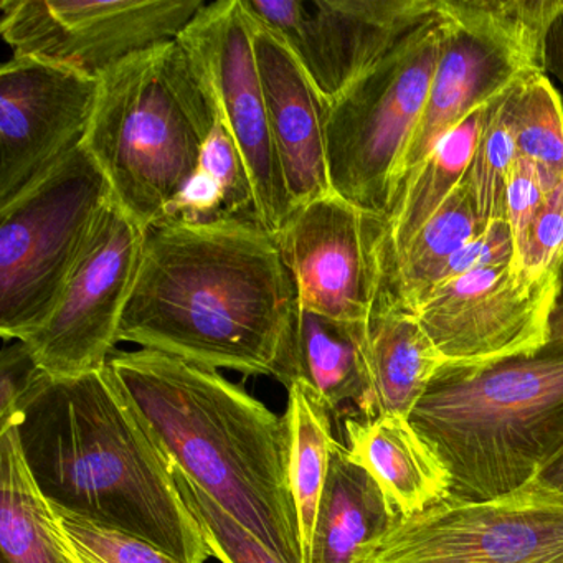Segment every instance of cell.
<instances>
[{"mask_svg": "<svg viewBox=\"0 0 563 563\" xmlns=\"http://www.w3.org/2000/svg\"><path fill=\"white\" fill-rule=\"evenodd\" d=\"M537 484L563 496V450L536 476Z\"/></svg>", "mask_w": 563, "mask_h": 563, "instance_id": "35", "label": "cell"}, {"mask_svg": "<svg viewBox=\"0 0 563 563\" xmlns=\"http://www.w3.org/2000/svg\"><path fill=\"white\" fill-rule=\"evenodd\" d=\"M514 266L536 279H559L563 268V183L547 192Z\"/></svg>", "mask_w": 563, "mask_h": 563, "instance_id": "31", "label": "cell"}, {"mask_svg": "<svg viewBox=\"0 0 563 563\" xmlns=\"http://www.w3.org/2000/svg\"><path fill=\"white\" fill-rule=\"evenodd\" d=\"M514 85L487 104L476 153L467 169L466 180L473 190L477 212L487 225L504 220L507 180L519 159L510 121Z\"/></svg>", "mask_w": 563, "mask_h": 563, "instance_id": "27", "label": "cell"}, {"mask_svg": "<svg viewBox=\"0 0 563 563\" xmlns=\"http://www.w3.org/2000/svg\"><path fill=\"white\" fill-rule=\"evenodd\" d=\"M111 194L84 144L0 207V334L19 341L54 305Z\"/></svg>", "mask_w": 563, "mask_h": 563, "instance_id": "7", "label": "cell"}, {"mask_svg": "<svg viewBox=\"0 0 563 563\" xmlns=\"http://www.w3.org/2000/svg\"><path fill=\"white\" fill-rule=\"evenodd\" d=\"M9 427L52 506L183 563L212 556L174 483L173 457L110 365L74 377L41 371Z\"/></svg>", "mask_w": 563, "mask_h": 563, "instance_id": "2", "label": "cell"}, {"mask_svg": "<svg viewBox=\"0 0 563 563\" xmlns=\"http://www.w3.org/2000/svg\"><path fill=\"white\" fill-rule=\"evenodd\" d=\"M298 311L278 235L255 217L161 220L144 233L120 342L288 387Z\"/></svg>", "mask_w": 563, "mask_h": 563, "instance_id": "1", "label": "cell"}, {"mask_svg": "<svg viewBox=\"0 0 563 563\" xmlns=\"http://www.w3.org/2000/svg\"><path fill=\"white\" fill-rule=\"evenodd\" d=\"M199 169L212 177L223 197L225 219L255 217V190L242 154L229 131L217 118L216 126L200 156Z\"/></svg>", "mask_w": 563, "mask_h": 563, "instance_id": "30", "label": "cell"}, {"mask_svg": "<svg viewBox=\"0 0 563 563\" xmlns=\"http://www.w3.org/2000/svg\"><path fill=\"white\" fill-rule=\"evenodd\" d=\"M364 332L365 324L299 309L288 387L296 380L306 382L331 411L345 404L357 408L367 390Z\"/></svg>", "mask_w": 563, "mask_h": 563, "instance_id": "22", "label": "cell"}, {"mask_svg": "<svg viewBox=\"0 0 563 563\" xmlns=\"http://www.w3.org/2000/svg\"><path fill=\"white\" fill-rule=\"evenodd\" d=\"M550 345H563V268L560 273L559 289H556L555 302H553L552 316H550Z\"/></svg>", "mask_w": 563, "mask_h": 563, "instance_id": "36", "label": "cell"}, {"mask_svg": "<svg viewBox=\"0 0 563 563\" xmlns=\"http://www.w3.org/2000/svg\"><path fill=\"white\" fill-rule=\"evenodd\" d=\"M514 256H516V246H514L509 223L506 220H497L489 223L483 233L451 258L438 285L467 273L493 268L504 263H514Z\"/></svg>", "mask_w": 563, "mask_h": 563, "instance_id": "33", "label": "cell"}, {"mask_svg": "<svg viewBox=\"0 0 563 563\" xmlns=\"http://www.w3.org/2000/svg\"><path fill=\"white\" fill-rule=\"evenodd\" d=\"M556 289L504 263L441 283L415 316L444 367H481L549 345Z\"/></svg>", "mask_w": 563, "mask_h": 563, "instance_id": "14", "label": "cell"}, {"mask_svg": "<svg viewBox=\"0 0 563 563\" xmlns=\"http://www.w3.org/2000/svg\"><path fill=\"white\" fill-rule=\"evenodd\" d=\"M54 507L62 545L75 563H183L136 536Z\"/></svg>", "mask_w": 563, "mask_h": 563, "instance_id": "29", "label": "cell"}, {"mask_svg": "<svg viewBox=\"0 0 563 563\" xmlns=\"http://www.w3.org/2000/svg\"><path fill=\"white\" fill-rule=\"evenodd\" d=\"M345 441L349 456L377 481L400 516H413L451 496L446 467L410 418H347Z\"/></svg>", "mask_w": 563, "mask_h": 563, "instance_id": "19", "label": "cell"}, {"mask_svg": "<svg viewBox=\"0 0 563 563\" xmlns=\"http://www.w3.org/2000/svg\"><path fill=\"white\" fill-rule=\"evenodd\" d=\"M0 563H5V562H4V560H2V562H0Z\"/></svg>", "mask_w": 563, "mask_h": 563, "instance_id": "38", "label": "cell"}, {"mask_svg": "<svg viewBox=\"0 0 563 563\" xmlns=\"http://www.w3.org/2000/svg\"><path fill=\"white\" fill-rule=\"evenodd\" d=\"M448 15L440 12L329 107L332 190L387 219L398 167L410 146L437 71Z\"/></svg>", "mask_w": 563, "mask_h": 563, "instance_id": "6", "label": "cell"}, {"mask_svg": "<svg viewBox=\"0 0 563 563\" xmlns=\"http://www.w3.org/2000/svg\"><path fill=\"white\" fill-rule=\"evenodd\" d=\"M397 517L377 481L335 440L316 517L311 563H362Z\"/></svg>", "mask_w": 563, "mask_h": 563, "instance_id": "20", "label": "cell"}, {"mask_svg": "<svg viewBox=\"0 0 563 563\" xmlns=\"http://www.w3.org/2000/svg\"><path fill=\"white\" fill-rule=\"evenodd\" d=\"M278 240L299 309L365 324L390 289L388 220L339 194L296 207Z\"/></svg>", "mask_w": 563, "mask_h": 563, "instance_id": "11", "label": "cell"}, {"mask_svg": "<svg viewBox=\"0 0 563 563\" xmlns=\"http://www.w3.org/2000/svg\"><path fill=\"white\" fill-rule=\"evenodd\" d=\"M100 78L34 57L0 68V207L84 144Z\"/></svg>", "mask_w": 563, "mask_h": 563, "instance_id": "16", "label": "cell"}, {"mask_svg": "<svg viewBox=\"0 0 563 563\" xmlns=\"http://www.w3.org/2000/svg\"><path fill=\"white\" fill-rule=\"evenodd\" d=\"M253 24V48L269 128L295 210L334 192L325 140L329 104L288 45L268 29L255 21Z\"/></svg>", "mask_w": 563, "mask_h": 563, "instance_id": "17", "label": "cell"}, {"mask_svg": "<svg viewBox=\"0 0 563 563\" xmlns=\"http://www.w3.org/2000/svg\"><path fill=\"white\" fill-rule=\"evenodd\" d=\"M545 196L547 189L537 167L519 157L510 170L506 197H504V220L509 223L512 232L516 256L522 250L527 232L542 207Z\"/></svg>", "mask_w": 563, "mask_h": 563, "instance_id": "32", "label": "cell"}, {"mask_svg": "<svg viewBox=\"0 0 563 563\" xmlns=\"http://www.w3.org/2000/svg\"><path fill=\"white\" fill-rule=\"evenodd\" d=\"M517 153L539 170L547 192L563 183V104L545 74L520 78L510 91Z\"/></svg>", "mask_w": 563, "mask_h": 563, "instance_id": "26", "label": "cell"}, {"mask_svg": "<svg viewBox=\"0 0 563 563\" xmlns=\"http://www.w3.org/2000/svg\"><path fill=\"white\" fill-rule=\"evenodd\" d=\"M486 107L471 114L434 147L391 207L387 217L391 262L466 179Z\"/></svg>", "mask_w": 563, "mask_h": 563, "instance_id": "24", "label": "cell"}, {"mask_svg": "<svg viewBox=\"0 0 563 563\" xmlns=\"http://www.w3.org/2000/svg\"><path fill=\"white\" fill-rule=\"evenodd\" d=\"M278 35L331 107L440 12V0H242Z\"/></svg>", "mask_w": 563, "mask_h": 563, "instance_id": "12", "label": "cell"}, {"mask_svg": "<svg viewBox=\"0 0 563 563\" xmlns=\"http://www.w3.org/2000/svg\"><path fill=\"white\" fill-rule=\"evenodd\" d=\"M57 526H58V523H57ZM64 550H65V549H64ZM65 553H67V552H65ZM67 555H68V553H67ZM68 559H70V556H68ZM70 560H71V559H70ZM71 563H75V562H74V560H71Z\"/></svg>", "mask_w": 563, "mask_h": 563, "instance_id": "37", "label": "cell"}, {"mask_svg": "<svg viewBox=\"0 0 563 563\" xmlns=\"http://www.w3.org/2000/svg\"><path fill=\"white\" fill-rule=\"evenodd\" d=\"M446 467L451 497L522 489L563 450V345L481 367H443L410 415Z\"/></svg>", "mask_w": 563, "mask_h": 563, "instance_id": "4", "label": "cell"}, {"mask_svg": "<svg viewBox=\"0 0 563 563\" xmlns=\"http://www.w3.org/2000/svg\"><path fill=\"white\" fill-rule=\"evenodd\" d=\"M441 5L448 21L440 60L420 123L395 177L390 210L451 131L520 78L545 74L522 38L490 9V0H441Z\"/></svg>", "mask_w": 563, "mask_h": 563, "instance_id": "15", "label": "cell"}, {"mask_svg": "<svg viewBox=\"0 0 563 563\" xmlns=\"http://www.w3.org/2000/svg\"><path fill=\"white\" fill-rule=\"evenodd\" d=\"M252 18L242 0L207 4L177 37L192 55L255 190L256 219L279 235L292 213L269 128L268 110L253 48Z\"/></svg>", "mask_w": 563, "mask_h": 563, "instance_id": "13", "label": "cell"}, {"mask_svg": "<svg viewBox=\"0 0 563 563\" xmlns=\"http://www.w3.org/2000/svg\"><path fill=\"white\" fill-rule=\"evenodd\" d=\"M362 563H563V496L536 481L487 500L398 514Z\"/></svg>", "mask_w": 563, "mask_h": 563, "instance_id": "8", "label": "cell"}, {"mask_svg": "<svg viewBox=\"0 0 563 563\" xmlns=\"http://www.w3.org/2000/svg\"><path fill=\"white\" fill-rule=\"evenodd\" d=\"M41 374L24 342L5 344L0 357V430L14 420L22 395Z\"/></svg>", "mask_w": 563, "mask_h": 563, "instance_id": "34", "label": "cell"}, {"mask_svg": "<svg viewBox=\"0 0 563 563\" xmlns=\"http://www.w3.org/2000/svg\"><path fill=\"white\" fill-rule=\"evenodd\" d=\"M0 550L5 563H71L54 507L32 477L15 427L0 430Z\"/></svg>", "mask_w": 563, "mask_h": 563, "instance_id": "21", "label": "cell"}, {"mask_svg": "<svg viewBox=\"0 0 563 563\" xmlns=\"http://www.w3.org/2000/svg\"><path fill=\"white\" fill-rule=\"evenodd\" d=\"M291 437L289 481L298 512L302 562L311 563L316 517L328 479L332 444L331 410L306 382L288 387L285 413Z\"/></svg>", "mask_w": 563, "mask_h": 563, "instance_id": "25", "label": "cell"}, {"mask_svg": "<svg viewBox=\"0 0 563 563\" xmlns=\"http://www.w3.org/2000/svg\"><path fill=\"white\" fill-rule=\"evenodd\" d=\"M146 230L113 199L104 203L47 314L24 338L42 372L74 377L108 365L140 269Z\"/></svg>", "mask_w": 563, "mask_h": 563, "instance_id": "9", "label": "cell"}, {"mask_svg": "<svg viewBox=\"0 0 563 563\" xmlns=\"http://www.w3.org/2000/svg\"><path fill=\"white\" fill-rule=\"evenodd\" d=\"M203 0H2L0 32L15 57L100 77L140 52L176 41Z\"/></svg>", "mask_w": 563, "mask_h": 563, "instance_id": "10", "label": "cell"}, {"mask_svg": "<svg viewBox=\"0 0 563 563\" xmlns=\"http://www.w3.org/2000/svg\"><path fill=\"white\" fill-rule=\"evenodd\" d=\"M174 463L285 563L302 562L288 420L227 380L163 352L108 361Z\"/></svg>", "mask_w": 563, "mask_h": 563, "instance_id": "3", "label": "cell"}, {"mask_svg": "<svg viewBox=\"0 0 563 563\" xmlns=\"http://www.w3.org/2000/svg\"><path fill=\"white\" fill-rule=\"evenodd\" d=\"M364 362L367 390L357 407L362 418H410L444 367L417 316L405 309L390 289L382 292L365 322Z\"/></svg>", "mask_w": 563, "mask_h": 563, "instance_id": "18", "label": "cell"}, {"mask_svg": "<svg viewBox=\"0 0 563 563\" xmlns=\"http://www.w3.org/2000/svg\"><path fill=\"white\" fill-rule=\"evenodd\" d=\"M85 150L113 199L143 227L163 219L199 167L217 110L179 41L140 52L101 74Z\"/></svg>", "mask_w": 563, "mask_h": 563, "instance_id": "5", "label": "cell"}, {"mask_svg": "<svg viewBox=\"0 0 563 563\" xmlns=\"http://www.w3.org/2000/svg\"><path fill=\"white\" fill-rule=\"evenodd\" d=\"M173 477L187 509L196 517L212 556L222 563H285L203 493L173 461Z\"/></svg>", "mask_w": 563, "mask_h": 563, "instance_id": "28", "label": "cell"}, {"mask_svg": "<svg viewBox=\"0 0 563 563\" xmlns=\"http://www.w3.org/2000/svg\"><path fill=\"white\" fill-rule=\"evenodd\" d=\"M486 227L487 223L477 212L473 190L464 179L453 196L391 262L390 292L394 298L417 314L437 288L451 258L483 233Z\"/></svg>", "mask_w": 563, "mask_h": 563, "instance_id": "23", "label": "cell"}]
</instances>
